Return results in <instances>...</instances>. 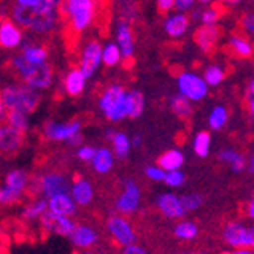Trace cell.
<instances>
[{
    "mask_svg": "<svg viewBox=\"0 0 254 254\" xmlns=\"http://www.w3.org/2000/svg\"><path fill=\"white\" fill-rule=\"evenodd\" d=\"M184 254H204V253H184Z\"/></svg>",
    "mask_w": 254,
    "mask_h": 254,
    "instance_id": "6125c7cd",
    "label": "cell"
},
{
    "mask_svg": "<svg viewBox=\"0 0 254 254\" xmlns=\"http://www.w3.org/2000/svg\"><path fill=\"white\" fill-rule=\"evenodd\" d=\"M230 254H254V253L253 248H235V251Z\"/></svg>",
    "mask_w": 254,
    "mask_h": 254,
    "instance_id": "f5cc1de1",
    "label": "cell"
},
{
    "mask_svg": "<svg viewBox=\"0 0 254 254\" xmlns=\"http://www.w3.org/2000/svg\"><path fill=\"white\" fill-rule=\"evenodd\" d=\"M84 85H85V76L84 73L81 72L79 67H73L70 72L67 73L65 79H64V87H65V91L70 96H79L81 91L84 90Z\"/></svg>",
    "mask_w": 254,
    "mask_h": 254,
    "instance_id": "44dd1931",
    "label": "cell"
},
{
    "mask_svg": "<svg viewBox=\"0 0 254 254\" xmlns=\"http://www.w3.org/2000/svg\"><path fill=\"white\" fill-rule=\"evenodd\" d=\"M9 12L18 25L37 34L52 32L58 21L55 6L48 0H35L34 6L12 5L9 8Z\"/></svg>",
    "mask_w": 254,
    "mask_h": 254,
    "instance_id": "6da1fadb",
    "label": "cell"
},
{
    "mask_svg": "<svg viewBox=\"0 0 254 254\" xmlns=\"http://www.w3.org/2000/svg\"><path fill=\"white\" fill-rule=\"evenodd\" d=\"M70 239L76 248L88 250L98 242V233H96V230H93L88 225H75L73 232L70 235Z\"/></svg>",
    "mask_w": 254,
    "mask_h": 254,
    "instance_id": "ffe728a7",
    "label": "cell"
},
{
    "mask_svg": "<svg viewBox=\"0 0 254 254\" xmlns=\"http://www.w3.org/2000/svg\"><path fill=\"white\" fill-rule=\"evenodd\" d=\"M140 142H142V138H140V137H134V138H132V145H134V146L140 145Z\"/></svg>",
    "mask_w": 254,
    "mask_h": 254,
    "instance_id": "6f0895ef",
    "label": "cell"
},
{
    "mask_svg": "<svg viewBox=\"0 0 254 254\" xmlns=\"http://www.w3.org/2000/svg\"><path fill=\"white\" fill-rule=\"evenodd\" d=\"M79 129H81V124L78 121H72L70 124L65 125L49 122L44 127V134L51 140H68L72 135L79 132Z\"/></svg>",
    "mask_w": 254,
    "mask_h": 254,
    "instance_id": "e0dca14e",
    "label": "cell"
},
{
    "mask_svg": "<svg viewBox=\"0 0 254 254\" xmlns=\"http://www.w3.org/2000/svg\"><path fill=\"white\" fill-rule=\"evenodd\" d=\"M102 60L107 65H114L118 64L121 60V51L116 44H108L102 52Z\"/></svg>",
    "mask_w": 254,
    "mask_h": 254,
    "instance_id": "f35d334b",
    "label": "cell"
},
{
    "mask_svg": "<svg viewBox=\"0 0 254 254\" xmlns=\"http://www.w3.org/2000/svg\"><path fill=\"white\" fill-rule=\"evenodd\" d=\"M96 149L95 148H91V146H82L78 149V158L82 160V161H91V158H93Z\"/></svg>",
    "mask_w": 254,
    "mask_h": 254,
    "instance_id": "f6af8a7d",
    "label": "cell"
},
{
    "mask_svg": "<svg viewBox=\"0 0 254 254\" xmlns=\"http://www.w3.org/2000/svg\"><path fill=\"white\" fill-rule=\"evenodd\" d=\"M183 161H184L183 154L177 149H171V151H166L165 154L160 155V158L157 161V166L160 169H163L165 172L177 171L183 166Z\"/></svg>",
    "mask_w": 254,
    "mask_h": 254,
    "instance_id": "7402d4cb",
    "label": "cell"
},
{
    "mask_svg": "<svg viewBox=\"0 0 254 254\" xmlns=\"http://www.w3.org/2000/svg\"><path fill=\"white\" fill-rule=\"evenodd\" d=\"M46 210H48L46 199H35L23 209V218L28 219V221H35V219L41 218Z\"/></svg>",
    "mask_w": 254,
    "mask_h": 254,
    "instance_id": "f546056e",
    "label": "cell"
},
{
    "mask_svg": "<svg viewBox=\"0 0 254 254\" xmlns=\"http://www.w3.org/2000/svg\"><path fill=\"white\" fill-rule=\"evenodd\" d=\"M172 8H175V0H157V9L160 15H166Z\"/></svg>",
    "mask_w": 254,
    "mask_h": 254,
    "instance_id": "ee69618b",
    "label": "cell"
},
{
    "mask_svg": "<svg viewBox=\"0 0 254 254\" xmlns=\"http://www.w3.org/2000/svg\"><path fill=\"white\" fill-rule=\"evenodd\" d=\"M219 158L232 165V169H233L235 172H242V171L245 169V166H247L245 158H244L239 152H236V151H233V149H225V151H222V152L219 154Z\"/></svg>",
    "mask_w": 254,
    "mask_h": 254,
    "instance_id": "4dcf8cb0",
    "label": "cell"
},
{
    "mask_svg": "<svg viewBox=\"0 0 254 254\" xmlns=\"http://www.w3.org/2000/svg\"><path fill=\"white\" fill-rule=\"evenodd\" d=\"M67 142L70 143V145H73V146H75V145L78 146V145H79V143L82 142V135H81V132H76L75 135H72L70 138H68Z\"/></svg>",
    "mask_w": 254,
    "mask_h": 254,
    "instance_id": "f907efd6",
    "label": "cell"
},
{
    "mask_svg": "<svg viewBox=\"0 0 254 254\" xmlns=\"http://www.w3.org/2000/svg\"><path fill=\"white\" fill-rule=\"evenodd\" d=\"M224 52L235 60H251L253 58V44L247 34L241 29L235 31L228 44L224 48Z\"/></svg>",
    "mask_w": 254,
    "mask_h": 254,
    "instance_id": "30bf717a",
    "label": "cell"
},
{
    "mask_svg": "<svg viewBox=\"0 0 254 254\" xmlns=\"http://www.w3.org/2000/svg\"><path fill=\"white\" fill-rule=\"evenodd\" d=\"M111 142L114 145V152H116V155L119 158H125L128 155L131 143H129V138L127 137V134H124V132H114Z\"/></svg>",
    "mask_w": 254,
    "mask_h": 254,
    "instance_id": "d6a6232c",
    "label": "cell"
},
{
    "mask_svg": "<svg viewBox=\"0 0 254 254\" xmlns=\"http://www.w3.org/2000/svg\"><path fill=\"white\" fill-rule=\"evenodd\" d=\"M107 228H108L110 235L114 238V241H116L122 247L135 242L134 228L129 224V221L125 216H122V215H113V216H110V219L107 222Z\"/></svg>",
    "mask_w": 254,
    "mask_h": 254,
    "instance_id": "ba28073f",
    "label": "cell"
},
{
    "mask_svg": "<svg viewBox=\"0 0 254 254\" xmlns=\"http://www.w3.org/2000/svg\"><path fill=\"white\" fill-rule=\"evenodd\" d=\"M157 207L166 218H171V219L183 218L184 215H186V212H184L183 205L180 202V198L174 193L160 195L157 199Z\"/></svg>",
    "mask_w": 254,
    "mask_h": 254,
    "instance_id": "ac0fdd59",
    "label": "cell"
},
{
    "mask_svg": "<svg viewBox=\"0 0 254 254\" xmlns=\"http://www.w3.org/2000/svg\"><path fill=\"white\" fill-rule=\"evenodd\" d=\"M174 233L178 239L190 241V239L196 238V235H198V225L192 221H181L175 225Z\"/></svg>",
    "mask_w": 254,
    "mask_h": 254,
    "instance_id": "f1b7e54d",
    "label": "cell"
},
{
    "mask_svg": "<svg viewBox=\"0 0 254 254\" xmlns=\"http://www.w3.org/2000/svg\"><path fill=\"white\" fill-rule=\"evenodd\" d=\"M67 180L64 175L58 174V172H51L46 174L41 178H38V190L41 193H44L46 196H52L57 193H63L67 192Z\"/></svg>",
    "mask_w": 254,
    "mask_h": 254,
    "instance_id": "9a60e30c",
    "label": "cell"
},
{
    "mask_svg": "<svg viewBox=\"0 0 254 254\" xmlns=\"http://www.w3.org/2000/svg\"><path fill=\"white\" fill-rule=\"evenodd\" d=\"M205 84H210V85H218L222 82V79L225 78V73L221 67L218 65H210L209 68H205Z\"/></svg>",
    "mask_w": 254,
    "mask_h": 254,
    "instance_id": "74e56055",
    "label": "cell"
},
{
    "mask_svg": "<svg viewBox=\"0 0 254 254\" xmlns=\"http://www.w3.org/2000/svg\"><path fill=\"white\" fill-rule=\"evenodd\" d=\"M46 204H48V212L60 215V216L70 218L76 213V204H75L73 198L68 195V192H63V193L49 196L46 199Z\"/></svg>",
    "mask_w": 254,
    "mask_h": 254,
    "instance_id": "4fadbf2b",
    "label": "cell"
},
{
    "mask_svg": "<svg viewBox=\"0 0 254 254\" xmlns=\"http://www.w3.org/2000/svg\"><path fill=\"white\" fill-rule=\"evenodd\" d=\"M228 119V113L224 107H216L212 114H210V118H209V124L213 129H219L225 125Z\"/></svg>",
    "mask_w": 254,
    "mask_h": 254,
    "instance_id": "d590c367",
    "label": "cell"
},
{
    "mask_svg": "<svg viewBox=\"0 0 254 254\" xmlns=\"http://www.w3.org/2000/svg\"><path fill=\"white\" fill-rule=\"evenodd\" d=\"M192 3L193 0H175V8H178L180 11H186Z\"/></svg>",
    "mask_w": 254,
    "mask_h": 254,
    "instance_id": "c3c4849f",
    "label": "cell"
},
{
    "mask_svg": "<svg viewBox=\"0 0 254 254\" xmlns=\"http://www.w3.org/2000/svg\"><path fill=\"white\" fill-rule=\"evenodd\" d=\"M222 238L227 245L233 248H253L254 245L253 228L241 222H228L222 230Z\"/></svg>",
    "mask_w": 254,
    "mask_h": 254,
    "instance_id": "5b68a950",
    "label": "cell"
},
{
    "mask_svg": "<svg viewBox=\"0 0 254 254\" xmlns=\"http://www.w3.org/2000/svg\"><path fill=\"white\" fill-rule=\"evenodd\" d=\"M93 195H95V190H93V186H91V183L85 178L76 177L70 189V196L73 198L75 204L82 205V207L88 205L93 201Z\"/></svg>",
    "mask_w": 254,
    "mask_h": 254,
    "instance_id": "d6986e66",
    "label": "cell"
},
{
    "mask_svg": "<svg viewBox=\"0 0 254 254\" xmlns=\"http://www.w3.org/2000/svg\"><path fill=\"white\" fill-rule=\"evenodd\" d=\"M180 202H181V205H183L184 212L188 213V212H193V210L199 209L201 204H202V199H201V196L196 195V193H189V195H183V196L180 198Z\"/></svg>",
    "mask_w": 254,
    "mask_h": 254,
    "instance_id": "8d00e7d4",
    "label": "cell"
},
{
    "mask_svg": "<svg viewBox=\"0 0 254 254\" xmlns=\"http://www.w3.org/2000/svg\"><path fill=\"white\" fill-rule=\"evenodd\" d=\"M239 26H241V31H242L244 34L248 32V35H253V31H254V18H253V14H251V12L244 14V15L241 17Z\"/></svg>",
    "mask_w": 254,
    "mask_h": 254,
    "instance_id": "60d3db41",
    "label": "cell"
},
{
    "mask_svg": "<svg viewBox=\"0 0 254 254\" xmlns=\"http://www.w3.org/2000/svg\"><path fill=\"white\" fill-rule=\"evenodd\" d=\"M0 195H2V190H0Z\"/></svg>",
    "mask_w": 254,
    "mask_h": 254,
    "instance_id": "be15d7a7",
    "label": "cell"
},
{
    "mask_svg": "<svg viewBox=\"0 0 254 254\" xmlns=\"http://www.w3.org/2000/svg\"><path fill=\"white\" fill-rule=\"evenodd\" d=\"M18 5H23V6H34L35 5V0H17Z\"/></svg>",
    "mask_w": 254,
    "mask_h": 254,
    "instance_id": "11a10c76",
    "label": "cell"
},
{
    "mask_svg": "<svg viewBox=\"0 0 254 254\" xmlns=\"http://www.w3.org/2000/svg\"><path fill=\"white\" fill-rule=\"evenodd\" d=\"M28 181L29 177L25 171H11L6 177H5V188L0 189L2 190V195H0V202L5 205H11L14 202H17L23 193L28 190Z\"/></svg>",
    "mask_w": 254,
    "mask_h": 254,
    "instance_id": "277c9868",
    "label": "cell"
},
{
    "mask_svg": "<svg viewBox=\"0 0 254 254\" xmlns=\"http://www.w3.org/2000/svg\"><path fill=\"white\" fill-rule=\"evenodd\" d=\"M23 38L21 31L11 21L9 17H3L0 21V48L14 49Z\"/></svg>",
    "mask_w": 254,
    "mask_h": 254,
    "instance_id": "2e32d148",
    "label": "cell"
},
{
    "mask_svg": "<svg viewBox=\"0 0 254 254\" xmlns=\"http://www.w3.org/2000/svg\"><path fill=\"white\" fill-rule=\"evenodd\" d=\"M219 18H221V15L216 12V9L213 6H210L209 9L201 12V21L204 23V25H213V23H216Z\"/></svg>",
    "mask_w": 254,
    "mask_h": 254,
    "instance_id": "b9f144b4",
    "label": "cell"
},
{
    "mask_svg": "<svg viewBox=\"0 0 254 254\" xmlns=\"http://www.w3.org/2000/svg\"><path fill=\"white\" fill-rule=\"evenodd\" d=\"M253 91H254V82L250 81L248 84V88L245 91V102L248 101V113L253 116V113H254V99H253Z\"/></svg>",
    "mask_w": 254,
    "mask_h": 254,
    "instance_id": "bcb514c9",
    "label": "cell"
},
{
    "mask_svg": "<svg viewBox=\"0 0 254 254\" xmlns=\"http://www.w3.org/2000/svg\"><path fill=\"white\" fill-rule=\"evenodd\" d=\"M23 58H25L28 63L31 64H40V63H44L46 58H48V49L44 48V46H40V44H26L25 48H23V52H21Z\"/></svg>",
    "mask_w": 254,
    "mask_h": 254,
    "instance_id": "4316f807",
    "label": "cell"
},
{
    "mask_svg": "<svg viewBox=\"0 0 254 254\" xmlns=\"http://www.w3.org/2000/svg\"><path fill=\"white\" fill-rule=\"evenodd\" d=\"M199 2L205 5V3H210V2H212V0H199Z\"/></svg>",
    "mask_w": 254,
    "mask_h": 254,
    "instance_id": "680465c9",
    "label": "cell"
},
{
    "mask_svg": "<svg viewBox=\"0 0 254 254\" xmlns=\"http://www.w3.org/2000/svg\"><path fill=\"white\" fill-rule=\"evenodd\" d=\"M195 152L199 155V157H207L209 154V148H210V132L207 131H201L198 132V135L195 137Z\"/></svg>",
    "mask_w": 254,
    "mask_h": 254,
    "instance_id": "e575fe53",
    "label": "cell"
},
{
    "mask_svg": "<svg viewBox=\"0 0 254 254\" xmlns=\"http://www.w3.org/2000/svg\"><path fill=\"white\" fill-rule=\"evenodd\" d=\"M5 3H8L6 0H0V21H2L3 17H8V12L5 11V6H6Z\"/></svg>",
    "mask_w": 254,
    "mask_h": 254,
    "instance_id": "816d5d0a",
    "label": "cell"
},
{
    "mask_svg": "<svg viewBox=\"0 0 254 254\" xmlns=\"http://www.w3.org/2000/svg\"><path fill=\"white\" fill-rule=\"evenodd\" d=\"M0 96H2L6 111L15 110L26 114V116L29 113H34L40 105V95L35 91V88L21 82L2 88Z\"/></svg>",
    "mask_w": 254,
    "mask_h": 254,
    "instance_id": "3957f363",
    "label": "cell"
},
{
    "mask_svg": "<svg viewBox=\"0 0 254 254\" xmlns=\"http://www.w3.org/2000/svg\"><path fill=\"white\" fill-rule=\"evenodd\" d=\"M127 105H128V118L135 119L143 111V96L138 91H129L127 93Z\"/></svg>",
    "mask_w": 254,
    "mask_h": 254,
    "instance_id": "83f0119b",
    "label": "cell"
},
{
    "mask_svg": "<svg viewBox=\"0 0 254 254\" xmlns=\"http://www.w3.org/2000/svg\"><path fill=\"white\" fill-rule=\"evenodd\" d=\"M91 163H93V168L98 174H107L113 168V154L105 148L96 149Z\"/></svg>",
    "mask_w": 254,
    "mask_h": 254,
    "instance_id": "d4e9b609",
    "label": "cell"
},
{
    "mask_svg": "<svg viewBox=\"0 0 254 254\" xmlns=\"http://www.w3.org/2000/svg\"><path fill=\"white\" fill-rule=\"evenodd\" d=\"M40 219H41V227L44 232L58 235V236H70L75 225H76L70 218L60 216V215L51 213L48 210L43 213V216Z\"/></svg>",
    "mask_w": 254,
    "mask_h": 254,
    "instance_id": "9c48e42d",
    "label": "cell"
},
{
    "mask_svg": "<svg viewBox=\"0 0 254 254\" xmlns=\"http://www.w3.org/2000/svg\"><path fill=\"white\" fill-rule=\"evenodd\" d=\"M178 85L181 90V95L188 99L199 101L207 95V84L204 79L198 78L193 73H181L178 76Z\"/></svg>",
    "mask_w": 254,
    "mask_h": 254,
    "instance_id": "8fae6325",
    "label": "cell"
},
{
    "mask_svg": "<svg viewBox=\"0 0 254 254\" xmlns=\"http://www.w3.org/2000/svg\"><path fill=\"white\" fill-rule=\"evenodd\" d=\"M6 108L3 105V101H2V96H0V125L2 124H6Z\"/></svg>",
    "mask_w": 254,
    "mask_h": 254,
    "instance_id": "681fc988",
    "label": "cell"
},
{
    "mask_svg": "<svg viewBox=\"0 0 254 254\" xmlns=\"http://www.w3.org/2000/svg\"><path fill=\"white\" fill-rule=\"evenodd\" d=\"M122 254H148V253H146V250L143 247L132 242V244H128V245L124 247Z\"/></svg>",
    "mask_w": 254,
    "mask_h": 254,
    "instance_id": "7dc6e473",
    "label": "cell"
},
{
    "mask_svg": "<svg viewBox=\"0 0 254 254\" xmlns=\"http://www.w3.org/2000/svg\"><path fill=\"white\" fill-rule=\"evenodd\" d=\"M124 95H125V88L122 85H111V87H108L104 91L102 98H101V110L107 114L111 110V107L116 104Z\"/></svg>",
    "mask_w": 254,
    "mask_h": 254,
    "instance_id": "cb8c5ba5",
    "label": "cell"
},
{
    "mask_svg": "<svg viewBox=\"0 0 254 254\" xmlns=\"http://www.w3.org/2000/svg\"><path fill=\"white\" fill-rule=\"evenodd\" d=\"M188 26H189V15L188 14H178V15L169 18L165 25L166 32L174 38L181 37L184 32H186Z\"/></svg>",
    "mask_w": 254,
    "mask_h": 254,
    "instance_id": "603a6c76",
    "label": "cell"
},
{
    "mask_svg": "<svg viewBox=\"0 0 254 254\" xmlns=\"http://www.w3.org/2000/svg\"><path fill=\"white\" fill-rule=\"evenodd\" d=\"M184 178H186V177H184V174L177 169V171H168L165 174L163 181L168 184V186H171V188H180L181 184L184 183Z\"/></svg>",
    "mask_w": 254,
    "mask_h": 254,
    "instance_id": "ab89813d",
    "label": "cell"
},
{
    "mask_svg": "<svg viewBox=\"0 0 254 254\" xmlns=\"http://www.w3.org/2000/svg\"><path fill=\"white\" fill-rule=\"evenodd\" d=\"M6 124L11 125L12 128L21 131V132H26V129H28V116H26V114L20 113V111L11 110V111L6 113Z\"/></svg>",
    "mask_w": 254,
    "mask_h": 254,
    "instance_id": "836d02e7",
    "label": "cell"
},
{
    "mask_svg": "<svg viewBox=\"0 0 254 254\" xmlns=\"http://www.w3.org/2000/svg\"><path fill=\"white\" fill-rule=\"evenodd\" d=\"M221 35H222V28L215 25V23L213 25H202L195 29L193 41L204 54L213 55L218 48V41Z\"/></svg>",
    "mask_w": 254,
    "mask_h": 254,
    "instance_id": "52a82bcc",
    "label": "cell"
},
{
    "mask_svg": "<svg viewBox=\"0 0 254 254\" xmlns=\"http://www.w3.org/2000/svg\"><path fill=\"white\" fill-rule=\"evenodd\" d=\"M84 254H99V253H95V251H85Z\"/></svg>",
    "mask_w": 254,
    "mask_h": 254,
    "instance_id": "94428289",
    "label": "cell"
},
{
    "mask_svg": "<svg viewBox=\"0 0 254 254\" xmlns=\"http://www.w3.org/2000/svg\"><path fill=\"white\" fill-rule=\"evenodd\" d=\"M219 2H222L224 5H236V3H239L241 2V0H219Z\"/></svg>",
    "mask_w": 254,
    "mask_h": 254,
    "instance_id": "9f6ffc18",
    "label": "cell"
},
{
    "mask_svg": "<svg viewBox=\"0 0 254 254\" xmlns=\"http://www.w3.org/2000/svg\"><path fill=\"white\" fill-rule=\"evenodd\" d=\"M140 202V189L134 181H127L122 195L116 201V209L122 215H129L137 210Z\"/></svg>",
    "mask_w": 254,
    "mask_h": 254,
    "instance_id": "7c38bea8",
    "label": "cell"
},
{
    "mask_svg": "<svg viewBox=\"0 0 254 254\" xmlns=\"http://www.w3.org/2000/svg\"><path fill=\"white\" fill-rule=\"evenodd\" d=\"M165 171L160 169L158 166H148L146 168V177L151 178L152 181H163L165 178Z\"/></svg>",
    "mask_w": 254,
    "mask_h": 254,
    "instance_id": "7bdbcfd3",
    "label": "cell"
},
{
    "mask_svg": "<svg viewBox=\"0 0 254 254\" xmlns=\"http://www.w3.org/2000/svg\"><path fill=\"white\" fill-rule=\"evenodd\" d=\"M247 207H248V218H250V219H253V218H254V201H253V199H250Z\"/></svg>",
    "mask_w": 254,
    "mask_h": 254,
    "instance_id": "db71d44e",
    "label": "cell"
},
{
    "mask_svg": "<svg viewBox=\"0 0 254 254\" xmlns=\"http://www.w3.org/2000/svg\"><path fill=\"white\" fill-rule=\"evenodd\" d=\"M25 143V132L12 128L8 124L0 125V155L9 158L14 157Z\"/></svg>",
    "mask_w": 254,
    "mask_h": 254,
    "instance_id": "8992f818",
    "label": "cell"
},
{
    "mask_svg": "<svg viewBox=\"0 0 254 254\" xmlns=\"http://www.w3.org/2000/svg\"><path fill=\"white\" fill-rule=\"evenodd\" d=\"M118 40H119V46H121V52L124 55V58L132 57V34L131 29L127 23H121L118 28Z\"/></svg>",
    "mask_w": 254,
    "mask_h": 254,
    "instance_id": "484cf974",
    "label": "cell"
},
{
    "mask_svg": "<svg viewBox=\"0 0 254 254\" xmlns=\"http://www.w3.org/2000/svg\"><path fill=\"white\" fill-rule=\"evenodd\" d=\"M172 110L180 119H189L192 114V107L189 104V99L186 96H175L172 99Z\"/></svg>",
    "mask_w": 254,
    "mask_h": 254,
    "instance_id": "1f68e13d",
    "label": "cell"
},
{
    "mask_svg": "<svg viewBox=\"0 0 254 254\" xmlns=\"http://www.w3.org/2000/svg\"><path fill=\"white\" fill-rule=\"evenodd\" d=\"M49 2H52V3H54V5L57 6V5L60 3V0H49Z\"/></svg>",
    "mask_w": 254,
    "mask_h": 254,
    "instance_id": "91938a15",
    "label": "cell"
},
{
    "mask_svg": "<svg viewBox=\"0 0 254 254\" xmlns=\"http://www.w3.org/2000/svg\"><path fill=\"white\" fill-rule=\"evenodd\" d=\"M5 68L17 81L32 88H48L54 78V67L49 63L31 64L21 54L12 57Z\"/></svg>",
    "mask_w": 254,
    "mask_h": 254,
    "instance_id": "7a4b0ae2",
    "label": "cell"
},
{
    "mask_svg": "<svg viewBox=\"0 0 254 254\" xmlns=\"http://www.w3.org/2000/svg\"><path fill=\"white\" fill-rule=\"evenodd\" d=\"M101 57H102L101 43L96 40H91L85 46L84 54H82V60H81V72L84 73L85 78H88L95 73V70L101 63Z\"/></svg>",
    "mask_w": 254,
    "mask_h": 254,
    "instance_id": "5bb4252c",
    "label": "cell"
}]
</instances>
